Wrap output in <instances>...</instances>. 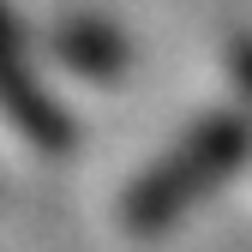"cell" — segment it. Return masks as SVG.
Segmentation results:
<instances>
[{"instance_id":"obj_1","label":"cell","mask_w":252,"mask_h":252,"mask_svg":"<svg viewBox=\"0 0 252 252\" xmlns=\"http://www.w3.org/2000/svg\"><path fill=\"white\" fill-rule=\"evenodd\" d=\"M252 156V108H222L204 114L198 126H186V138H174L156 162L120 192V228L132 240L168 234L192 204H204L240 162Z\"/></svg>"},{"instance_id":"obj_2","label":"cell","mask_w":252,"mask_h":252,"mask_svg":"<svg viewBox=\"0 0 252 252\" xmlns=\"http://www.w3.org/2000/svg\"><path fill=\"white\" fill-rule=\"evenodd\" d=\"M0 138L24 162H54L72 150V126L60 114V102L36 84V66H30L6 12H0Z\"/></svg>"},{"instance_id":"obj_3","label":"cell","mask_w":252,"mask_h":252,"mask_svg":"<svg viewBox=\"0 0 252 252\" xmlns=\"http://www.w3.org/2000/svg\"><path fill=\"white\" fill-rule=\"evenodd\" d=\"M48 60L66 78L114 84L126 72V42L114 36L108 24H60V30H48Z\"/></svg>"},{"instance_id":"obj_4","label":"cell","mask_w":252,"mask_h":252,"mask_svg":"<svg viewBox=\"0 0 252 252\" xmlns=\"http://www.w3.org/2000/svg\"><path fill=\"white\" fill-rule=\"evenodd\" d=\"M228 72H234L240 96H246V108H252V42H234V48H228Z\"/></svg>"}]
</instances>
